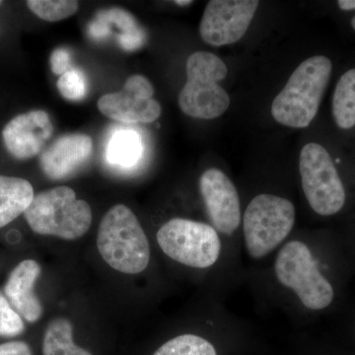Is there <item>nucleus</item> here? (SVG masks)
I'll return each instance as SVG.
<instances>
[{
  "label": "nucleus",
  "instance_id": "dca6fc26",
  "mask_svg": "<svg viewBox=\"0 0 355 355\" xmlns=\"http://www.w3.org/2000/svg\"><path fill=\"white\" fill-rule=\"evenodd\" d=\"M331 110L338 128L355 127V69L343 73L336 83Z\"/></svg>",
  "mask_w": 355,
  "mask_h": 355
},
{
  "label": "nucleus",
  "instance_id": "393cba45",
  "mask_svg": "<svg viewBox=\"0 0 355 355\" xmlns=\"http://www.w3.org/2000/svg\"><path fill=\"white\" fill-rule=\"evenodd\" d=\"M338 4L342 10L349 11L355 9V0H340Z\"/></svg>",
  "mask_w": 355,
  "mask_h": 355
},
{
  "label": "nucleus",
  "instance_id": "b1692460",
  "mask_svg": "<svg viewBox=\"0 0 355 355\" xmlns=\"http://www.w3.org/2000/svg\"><path fill=\"white\" fill-rule=\"evenodd\" d=\"M0 355H33L29 345L24 342H10L0 345Z\"/></svg>",
  "mask_w": 355,
  "mask_h": 355
},
{
  "label": "nucleus",
  "instance_id": "4be33fe9",
  "mask_svg": "<svg viewBox=\"0 0 355 355\" xmlns=\"http://www.w3.org/2000/svg\"><path fill=\"white\" fill-rule=\"evenodd\" d=\"M96 19L106 23L107 25H116L121 30V35L133 34L142 31L141 27L137 24L133 15L121 8H112L108 10L100 11L96 16Z\"/></svg>",
  "mask_w": 355,
  "mask_h": 355
},
{
  "label": "nucleus",
  "instance_id": "ddd939ff",
  "mask_svg": "<svg viewBox=\"0 0 355 355\" xmlns=\"http://www.w3.org/2000/svg\"><path fill=\"white\" fill-rule=\"evenodd\" d=\"M41 275V266L36 261H21L9 275L4 292L13 309L29 323L39 321L43 306L35 293V284Z\"/></svg>",
  "mask_w": 355,
  "mask_h": 355
},
{
  "label": "nucleus",
  "instance_id": "423d86ee",
  "mask_svg": "<svg viewBox=\"0 0 355 355\" xmlns=\"http://www.w3.org/2000/svg\"><path fill=\"white\" fill-rule=\"evenodd\" d=\"M24 216L37 234L64 240L83 237L92 224L90 205L85 200H77L76 191L65 186L35 196Z\"/></svg>",
  "mask_w": 355,
  "mask_h": 355
},
{
  "label": "nucleus",
  "instance_id": "39448f33",
  "mask_svg": "<svg viewBox=\"0 0 355 355\" xmlns=\"http://www.w3.org/2000/svg\"><path fill=\"white\" fill-rule=\"evenodd\" d=\"M198 189L207 220L225 244L233 266L244 277L242 254V202L232 180L210 168L200 175Z\"/></svg>",
  "mask_w": 355,
  "mask_h": 355
},
{
  "label": "nucleus",
  "instance_id": "9d476101",
  "mask_svg": "<svg viewBox=\"0 0 355 355\" xmlns=\"http://www.w3.org/2000/svg\"><path fill=\"white\" fill-rule=\"evenodd\" d=\"M259 4L258 0H211L200 21V37L214 46L236 43L246 34Z\"/></svg>",
  "mask_w": 355,
  "mask_h": 355
},
{
  "label": "nucleus",
  "instance_id": "bb28decb",
  "mask_svg": "<svg viewBox=\"0 0 355 355\" xmlns=\"http://www.w3.org/2000/svg\"><path fill=\"white\" fill-rule=\"evenodd\" d=\"M352 28H354V29L355 30V16L352 19Z\"/></svg>",
  "mask_w": 355,
  "mask_h": 355
},
{
  "label": "nucleus",
  "instance_id": "aec40b11",
  "mask_svg": "<svg viewBox=\"0 0 355 355\" xmlns=\"http://www.w3.org/2000/svg\"><path fill=\"white\" fill-rule=\"evenodd\" d=\"M60 95L70 101L83 100L87 94L88 84L81 70L71 69L58 78L57 83Z\"/></svg>",
  "mask_w": 355,
  "mask_h": 355
},
{
  "label": "nucleus",
  "instance_id": "20e7f679",
  "mask_svg": "<svg viewBox=\"0 0 355 355\" xmlns=\"http://www.w3.org/2000/svg\"><path fill=\"white\" fill-rule=\"evenodd\" d=\"M97 247L103 260L120 272L137 275L150 263L148 238L137 216L125 205H114L103 217Z\"/></svg>",
  "mask_w": 355,
  "mask_h": 355
},
{
  "label": "nucleus",
  "instance_id": "a211bd4d",
  "mask_svg": "<svg viewBox=\"0 0 355 355\" xmlns=\"http://www.w3.org/2000/svg\"><path fill=\"white\" fill-rule=\"evenodd\" d=\"M153 355H220L212 336L184 333L163 343Z\"/></svg>",
  "mask_w": 355,
  "mask_h": 355
},
{
  "label": "nucleus",
  "instance_id": "0eeeda50",
  "mask_svg": "<svg viewBox=\"0 0 355 355\" xmlns=\"http://www.w3.org/2000/svg\"><path fill=\"white\" fill-rule=\"evenodd\" d=\"M227 67L209 51H196L187 60V80L179 95V106L191 118L212 120L225 113L230 98L218 81L227 76Z\"/></svg>",
  "mask_w": 355,
  "mask_h": 355
},
{
  "label": "nucleus",
  "instance_id": "cd10ccee",
  "mask_svg": "<svg viewBox=\"0 0 355 355\" xmlns=\"http://www.w3.org/2000/svg\"><path fill=\"white\" fill-rule=\"evenodd\" d=\"M0 3H1V2H0Z\"/></svg>",
  "mask_w": 355,
  "mask_h": 355
},
{
  "label": "nucleus",
  "instance_id": "412c9836",
  "mask_svg": "<svg viewBox=\"0 0 355 355\" xmlns=\"http://www.w3.org/2000/svg\"><path fill=\"white\" fill-rule=\"evenodd\" d=\"M25 330L22 317L13 309L9 301L0 293V336L12 338Z\"/></svg>",
  "mask_w": 355,
  "mask_h": 355
},
{
  "label": "nucleus",
  "instance_id": "1a4fd4ad",
  "mask_svg": "<svg viewBox=\"0 0 355 355\" xmlns=\"http://www.w3.org/2000/svg\"><path fill=\"white\" fill-rule=\"evenodd\" d=\"M154 88L144 76L128 77L119 92L100 98L98 109L107 118L125 123H148L161 114L160 104L153 99Z\"/></svg>",
  "mask_w": 355,
  "mask_h": 355
},
{
  "label": "nucleus",
  "instance_id": "f03ea898",
  "mask_svg": "<svg viewBox=\"0 0 355 355\" xmlns=\"http://www.w3.org/2000/svg\"><path fill=\"white\" fill-rule=\"evenodd\" d=\"M293 202L275 193H257L242 209V254L248 268L266 263L295 232Z\"/></svg>",
  "mask_w": 355,
  "mask_h": 355
},
{
  "label": "nucleus",
  "instance_id": "9b49d317",
  "mask_svg": "<svg viewBox=\"0 0 355 355\" xmlns=\"http://www.w3.org/2000/svg\"><path fill=\"white\" fill-rule=\"evenodd\" d=\"M53 132L49 114L43 110H34L14 116L2 130V139L11 156L27 160L41 153Z\"/></svg>",
  "mask_w": 355,
  "mask_h": 355
},
{
  "label": "nucleus",
  "instance_id": "4468645a",
  "mask_svg": "<svg viewBox=\"0 0 355 355\" xmlns=\"http://www.w3.org/2000/svg\"><path fill=\"white\" fill-rule=\"evenodd\" d=\"M34 197V189L27 180L0 175V228L24 214Z\"/></svg>",
  "mask_w": 355,
  "mask_h": 355
},
{
  "label": "nucleus",
  "instance_id": "7ed1b4c3",
  "mask_svg": "<svg viewBox=\"0 0 355 355\" xmlns=\"http://www.w3.org/2000/svg\"><path fill=\"white\" fill-rule=\"evenodd\" d=\"M331 70V60L324 55L305 60L273 100V119L286 127L307 128L319 111Z\"/></svg>",
  "mask_w": 355,
  "mask_h": 355
},
{
  "label": "nucleus",
  "instance_id": "2eb2a0df",
  "mask_svg": "<svg viewBox=\"0 0 355 355\" xmlns=\"http://www.w3.org/2000/svg\"><path fill=\"white\" fill-rule=\"evenodd\" d=\"M43 355H92L73 342V329L69 320L57 318L46 327Z\"/></svg>",
  "mask_w": 355,
  "mask_h": 355
},
{
  "label": "nucleus",
  "instance_id": "6e6552de",
  "mask_svg": "<svg viewBox=\"0 0 355 355\" xmlns=\"http://www.w3.org/2000/svg\"><path fill=\"white\" fill-rule=\"evenodd\" d=\"M301 189L310 209L317 216L330 217L342 211L347 191L335 163L324 146L308 144L299 158Z\"/></svg>",
  "mask_w": 355,
  "mask_h": 355
},
{
  "label": "nucleus",
  "instance_id": "6ab92c4d",
  "mask_svg": "<svg viewBox=\"0 0 355 355\" xmlns=\"http://www.w3.org/2000/svg\"><path fill=\"white\" fill-rule=\"evenodd\" d=\"M27 6L35 15L48 22H58L74 15L79 4L73 0H29Z\"/></svg>",
  "mask_w": 355,
  "mask_h": 355
},
{
  "label": "nucleus",
  "instance_id": "f8f14e48",
  "mask_svg": "<svg viewBox=\"0 0 355 355\" xmlns=\"http://www.w3.org/2000/svg\"><path fill=\"white\" fill-rule=\"evenodd\" d=\"M93 140L84 133H69L58 137L42 153L40 166L51 180H62L73 174L88 160Z\"/></svg>",
  "mask_w": 355,
  "mask_h": 355
},
{
  "label": "nucleus",
  "instance_id": "f257e3e1",
  "mask_svg": "<svg viewBox=\"0 0 355 355\" xmlns=\"http://www.w3.org/2000/svg\"><path fill=\"white\" fill-rule=\"evenodd\" d=\"M327 242L308 232L293 235L258 268L245 270L254 303L266 312L279 311L292 323H308L333 307L338 298Z\"/></svg>",
  "mask_w": 355,
  "mask_h": 355
},
{
  "label": "nucleus",
  "instance_id": "5701e85b",
  "mask_svg": "<svg viewBox=\"0 0 355 355\" xmlns=\"http://www.w3.org/2000/svg\"><path fill=\"white\" fill-rule=\"evenodd\" d=\"M50 62L51 71L57 76H62L65 72L73 69V67H71L72 60L69 51L62 48L57 49V50L53 51Z\"/></svg>",
  "mask_w": 355,
  "mask_h": 355
},
{
  "label": "nucleus",
  "instance_id": "f3484780",
  "mask_svg": "<svg viewBox=\"0 0 355 355\" xmlns=\"http://www.w3.org/2000/svg\"><path fill=\"white\" fill-rule=\"evenodd\" d=\"M141 139L133 130H121L114 132L107 149L109 162L123 168L137 165L141 159Z\"/></svg>",
  "mask_w": 355,
  "mask_h": 355
},
{
  "label": "nucleus",
  "instance_id": "a878e982",
  "mask_svg": "<svg viewBox=\"0 0 355 355\" xmlns=\"http://www.w3.org/2000/svg\"><path fill=\"white\" fill-rule=\"evenodd\" d=\"M193 3V1H189V0H186V1H182V0H177L175 1V4L179 6H190V4Z\"/></svg>",
  "mask_w": 355,
  "mask_h": 355
}]
</instances>
